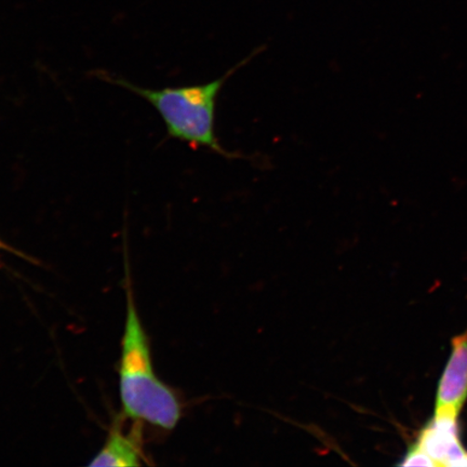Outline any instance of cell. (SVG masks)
Here are the masks:
<instances>
[{"instance_id": "obj_1", "label": "cell", "mask_w": 467, "mask_h": 467, "mask_svg": "<svg viewBox=\"0 0 467 467\" xmlns=\"http://www.w3.org/2000/svg\"><path fill=\"white\" fill-rule=\"evenodd\" d=\"M119 373L122 416L161 430H174L182 417V404L173 389L156 375L149 337L140 318L130 285H127Z\"/></svg>"}, {"instance_id": "obj_4", "label": "cell", "mask_w": 467, "mask_h": 467, "mask_svg": "<svg viewBox=\"0 0 467 467\" xmlns=\"http://www.w3.org/2000/svg\"><path fill=\"white\" fill-rule=\"evenodd\" d=\"M124 418L116 421L101 451L92 459L90 466L130 467L146 463L143 451L142 422L133 421L125 429Z\"/></svg>"}, {"instance_id": "obj_8", "label": "cell", "mask_w": 467, "mask_h": 467, "mask_svg": "<svg viewBox=\"0 0 467 467\" xmlns=\"http://www.w3.org/2000/svg\"><path fill=\"white\" fill-rule=\"evenodd\" d=\"M464 466H467V458H466V461H465V465Z\"/></svg>"}, {"instance_id": "obj_7", "label": "cell", "mask_w": 467, "mask_h": 467, "mask_svg": "<svg viewBox=\"0 0 467 467\" xmlns=\"http://www.w3.org/2000/svg\"><path fill=\"white\" fill-rule=\"evenodd\" d=\"M3 248H5V249H8V247H7V246H5V244L0 243V249H3Z\"/></svg>"}, {"instance_id": "obj_6", "label": "cell", "mask_w": 467, "mask_h": 467, "mask_svg": "<svg viewBox=\"0 0 467 467\" xmlns=\"http://www.w3.org/2000/svg\"><path fill=\"white\" fill-rule=\"evenodd\" d=\"M399 465L437 467L434 460L431 459L417 442H414L411 447H409L405 457L402 458Z\"/></svg>"}, {"instance_id": "obj_3", "label": "cell", "mask_w": 467, "mask_h": 467, "mask_svg": "<svg viewBox=\"0 0 467 467\" xmlns=\"http://www.w3.org/2000/svg\"><path fill=\"white\" fill-rule=\"evenodd\" d=\"M467 400V330L451 341V354L438 384L435 419L459 421Z\"/></svg>"}, {"instance_id": "obj_5", "label": "cell", "mask_w": 467, "mask_h": 467, "mask_svg": "<svg viewBox=\"0 0 467 467\" xmlns=\"http://www.w3.org/2000/svg\"><path fill=\"white\" fill-rule=\"evenodd\" d=\"M436 466H464L467 451L459 436V424L451 419H431L416 441Z\"/></svg>"}, {"instance_id": "obj_2", "label": "cell", "mask_w": 467, "mask_h": 467, "mask_svg": "<svg viewBox=\"0 0 467 467\" xmlns=\"http://www.w3.org/2000/svg\"><path fill=\"white\" fill-rule=\"evenodd\" d=\"M254 56L244 58L222 78L203 85L150 90L122 79L116 83L144 98L159 110L169 137L190 144L192 149H206L227 160H235L238 156L226 150L215 134V109L226 81Z\"/></svg>"}]
</instances>
